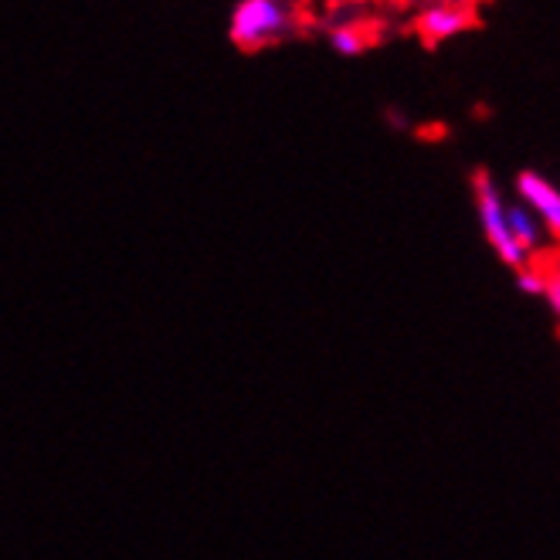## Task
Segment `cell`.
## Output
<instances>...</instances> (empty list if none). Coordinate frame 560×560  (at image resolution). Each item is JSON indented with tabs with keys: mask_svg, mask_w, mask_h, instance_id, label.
<instances>
[{
	"mask_svg": "<svg viewBox=\"0 0 560 560\" xmlns=\"http://www.w3.org/2000/svg\"><path fill=\"white\" fill-rule=\"evenodd\" d=\"M476 211H479V224H482V235L492 245L510 269H520L530 261V252H523L516 245V238L510 235V221H506V197L497 187L489 174H476Z\"/></svg>",
	"mask_w": 560,
	"mask_h": 560,
	"instance_id": "obj_1",
	"label": "cell"
},
{
	"mask_svg": "<svg viewBox=\"0 0 560 560\" xmlns=\"http://www.w3.org/2000/svg\"><path fill=\"white\" fill-rule=\"evenodd\" d=\"M516 285H520V292H526V295H544L547 276H544V269H540V266H520V272H516Z\"/></svg>",
	"mask_w": 560,
	"mask_h": 560,
	"instance_id": "obj_8",
	"label": "cell"
},
{
	"mask_svg": "<svg viewBox=\"0 0 560 560\" xmlns=\"http://www.w3.org/2000/svg\"><path fill=\"white\" fill-rule=\"evenodd\" d=\"M472 27V11L466 4H435L418 18L424 42H448Z\"/></svg>",
	"mask_w": 560,
	"mask_h": 560,
	"instance_id": "obj_4",
	"label": "cell"
},
{
	"mask_svg": "<svg viewBox=\"0 0 560 560\" xmlns=\"http://www.w3.org/2000/svg\"><path fill=\"white\" fill-rule=\"evenodd\" d=\"M506 221H510V235L516 238V245L523 252H537L540 242H544V224L540 218L526 208V205H506Z\"/></svg>",
	"mask_w": 560,
	"mask_h": 560,
	"instance_id": "obj_5",
	"label": "cell"
},
{
	"mask_svg": "<svg viewBox=\"0 0 560 560\" xmlns=\"http://www.w3.org/2000/svg\"><path fill=\"white\" fill-rule=\"evenodd\" d=\"M289 27V11L282 0H242L232 14V27L228 35L245 51H255L261 45L276 42Z\"/></svg>",
	"mask_w": 560,
	"mask_h": 560,
	"instance_id": "obj_2",
	"label": "cell"
},
{
	"mask_svg": "<svg viewBox=\"0 0 560 560\" xmlns=\"http://www.w3.org/2000/svg\"><path fill=\"white\" fill-rule=\"evenodd\" d=\"M544 276H547L544 300H547V306L553 310V316L560 319V255L550 258V266H544Z\"/></svg>",
	"mask_w": 560,
	"mask_h": 560,
	"instance_id": "obj_7",
	"label": "cell"
},
{
	"mask_svg": "<svg viewBox=\"0 0 560 560\" xmlns=\"http://www.w3.org/2000/svg\"><path fill=\"white\" fill-rule=\"evenodd\" d=\"M329 45H334V51H337V55L350 58V55H360V51L368 48V38L360 35L357 27H337L334 35H329Z\"/></svg>",
	"mask_w": 560,
	"mask_h": 560,
	"instance_id": "obj_6",
	"label": "cell"
},
{
	"mask_svg": "<svg viewBox=\"0 0 560 560\" xmlns=\"http://www.w3.org/2000/svg\"><path fill=\"white\" fill-rule=\"evenodd\" d=\"M513 190L520 194V201L530 208L540 224H544V232H550L553 238H560V187L534 171H523L513 184Z\"/></svg>",
	"mask_w": 560,
	"mask_h": 560,
	"instance_id": "obj_3",
	"label": "cell"
}]
</instances>
